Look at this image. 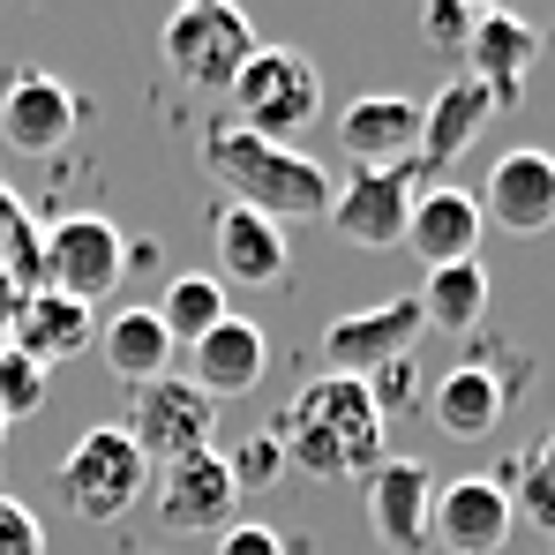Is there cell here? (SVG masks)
<instances>
[{
    "mask_svg": "<svg viewBox=\"0 0 555 555\" xmlns=\"http://www.w3.org/2000/svg\"><path fill=\"white\" fill-rule=\"evenodd\" d=\"M271 436H278L285 473L323 480V488H338V480H369L375 465L390 459V443H383V413H375V398H369L361 375H308V383L293 390V405L278 413Z\"/></svg>",
    "mask_w": 555,
    "mask_h": 555,
    "instance_id": "obj_1",
    "label": "cell"
},
{
    "mask_svg": "<svg viewBox=\"0 0 555 555\" xmlns=\"http://www.w3.org/2000/svg\"><path fill=\"white\" fill-rule=\"evenodd\" d=\"M203 173L225 188L241 210L271 218V225H308L331 210V173L308 158V151H285V143H263L233 120H210L203 135Z\"/></svg>",
    "mask_w": 555,
    "mask_h": 555,
    "instance_id": "obj_2",
    "label": "cell"
},
{
    "mask_svg": "<svg viewBox=\"0 0 555 555\" xmlns=\"http://www.w3.org/2000/svg\"><path fill=\"white\" fill-rule=\"evenodd\" d=\"M225 105H233V128L293 151L308 128H323V68L300 46H256L248 68L233 76Z\"/></svg>",
    "mask_w": 555,
    "mask_h": 555,
    "instance_id": "obj_3",
    "label": "cell"
},
{
    "mask_svg": "<svg viewBox=\"0 0 555 555\" xmlns=\"http://www.w3.org/2000/svg\"><path fill=\"white\" fill-rule=\"evenodd\" d=\"M158 53H166V68H173L181 91L225 98V91H233V76L248 68V53H256V23H248L233 0H188V8L166 15Z\"/></svg>",
    "mask_w": 555,
    "mask_h": 555,
    "instance_id": "obj_4",
    "label": "cell"
},
{
    "mask_svg": "<svg viewBox=\"0 0 555 555\" xmlns=\"http://www.w3.org/2000/svg\"><path fill=\"white\" fill-rule=\"evenodd\" d=\"M53 480H61L68 518H83V526H120V518L151 495V459L128 443V428L98 421V428H83V436L68 443V459H61Z\"/></svg>",
    "mask_w": 555,
    "mask_h": 555,
    "instance_id": "obj_5",
    "label": "cell"
},
{
    "mask_svg": "<svg viewBox=\"0 0 555 555\" xmlns=\"http://www.w3.org/2000/svg\"><path fill=\"white\" fill-rule=\"evenodd\" d=\"M38 263H46V293H61L76 308H98L128 278V233L113 218H98V210H76V218L38 233Z\"/></svg>",
    "mask_w": 555,
    "mask_h": 555,
    "instance_id": "obj_6",
    "label": "cell"
},
{
    "mask_svg": "<svg viewBox=\"0 0 555 555\" xmlns=\"http://www.w3.org/2000/svg\"><path fill=\"white\" fill-rule=\"evenodd\" d=\"M120 428H128V443L158 473V465H181V459H195V451H210L218 405L173 369V375H158V383H143V390H128V421H120Z\"/></svg>",
    "mask_w": 555,
    "mask_h": 555,
    "instance_id": "obj_7",
    "label": "cell"
},
{
    "mask_svg": "<svg viewBox=\"0 0 555 555\" xmlns=\"http://www.w3.org/2000/svg\"><path fill=\"white\" fill-rule=\"evenodd\" d=\"M421 331H428L421 300L398 293V300H375L361 315H331L323 338H315V353H323V375H375V369H390V361H405Z\"/></svg>",
    "mask_w": 555,
    "mask_h": 555,
    "instance_id": "obj_8",
    "label": "cell"
},
{
    "mask_svg": "<svg viewBox=\"0 0 555 555\" xmlns=\"http://www.w3.org/2000/svg\"><path fill=\"white\" fill-rule=\"evenodd\" d=\"M518 526L511 511V480L503 473H459L436 488V511H428V541L443 555H503Z\"/></svg>",
    "mask_w": 555,
    "mask_h": 555,
    "instance_id": "obj_9",
    "label": "cell"
},
{
    "mask_svg": "<svg viewBox=\"0 0 555 555\" xmlns=\"http://www.w3.org/2000/svg\"><path fill=\"white\" fill-rule=\"evenodd\" d=\"M83 120H91V98L61 76H46V68H23L0 91V143L23 151V158H53Z\"/></svg>",
    "mask_w": 555,
    "mask_h": 555,
    "instance_id": "obj_10",
    "label": "cell"
},
{
    "mask_svg": "<svg viewBox=\"0 0 555 555\" xmlns=\"http://www.w3.org/2000/svg\"><path fill=\"white\" fill-rule=\"evenodd\" d=\"M413 166H398V173H369V166H353V181L331 188V225H338V241H353V248H405V218H413Z\"/></svg>",
    "mask_w": 555,
    "mask_h": 555,
    "instance_id": "obj_11",
    "label": "cell"
},
{
    "mask_svg": "<svg viewBox=\"0 0 555 555\" xmlns=\"http://www.w3.org/2000/svg\"><path fill=\"white\" fill-rule=\"evenodd\" d=\"M331 128H338V151L353 166H369V173H398L421 151V105L398 91H369V98H353V105H338Z\"/></svg>",
    "mask_w": 555,
    "mask_h": 555,
    "instance_id": "obj_12",
    "label": "cell"
},
{
    "mask_svg": "<svg viewBox=\"0 0 555 555\" xmlns=\"http://www.w3.org/2000/svg\"><path fill=\"white\" fill-rule=\"evenodd\" d=\"M473 203H480V218H495V225L518 233V241L548 233V225H555V158H548V151H533V143L503 151V158L488 166V188H480Z\"/></svg>",
    "mask_w": 555,
    "mask_h": 555,
    "instance_id": "obj_13",
    "label": "cell"
},
{
    "mask_svg": "<svg viewBox=\"0 0 555 555\" xmlns=\"http://www.w3.org/2000/svg\"><path fill=\"white\" fill-rule=\"evenodd\" d=\"M459 61H465L459 76H473L495 105H518L526 83H533V61H541V30L518 23V15H503V8H480Z\"/></svg>",
    "mask_w": 555,
    "mask_h": 555,
    "instance_id": "obj_14",
    "label": "cell"
},
{
    "mask_svg": "<svg viewBox=\"0 0 555 555\" xmlns=\"http://www.w3.org/2000/svg\"><path fill=\"white\" fill-rule=\"evenodd\" d=\"M151 480H158V518H166L173 533H225V526H233L241 488H233L218 443L195 451V459H181V465H158Z\"/></svg>",
    "mask_w": 555,
    "mask_h": 555,
    "instance_id": "obj_15",
    "label": "cell"
},
{
    "mask_svg": "<svg viewBox=\"0 0 555 555\" xmlns=\"http://www.w3.org/2000/svg\"><path fill=\"white\" fill-rule=\"evenodd\" d=\"M181 375L210 398V405H225V398H248L263 375H271V338L248 323V315H225L210 338H195L181 353Z\"/></svg>",
    "mask_w": 555,
    "mask_h": 555,
    "instance_id": "obj_16",
    "label": "cell"
},
{
    "mask_svg": "<svg viewBox=\"0 0 555 555\" xmlns=\"http://www.w3.org/2000/svg\"><path fill=\"white\" fill-rule=\"evenodd\" d=\"M428 511H436V473L421 459H383L369 473V533L390 555L428 548Z\"/></svg>",
    "mask_w": 555,
    "mask_h": 555,
    "instance_id": "obj_17",
    "label": "cell"
},
{
    "mask_svg": "<svg viewBox=\"0 0 555 555\" xmlns=\"http://www.w3.org/2000/svg\"><path fill=\"white\" fill-rule=\"evenodd\" d=\"M518 383H526V375L495 369V361H459V369L428 390V421H436L451 443H480V436H495V421L511 413V390H518Z\"/></svg>",
    "mask_w": 555,
    "mask_h": 555,
    "instance_id": "obj_18",
    "label": "cell"
},
{
    "mask_svg": "<svg viewBox=\"0 0 555 555\" xmlns=\"http://www.w3.org/2000/svg\"><path fill=\"white\" fill-rule=\"evenodd\" d=\"M480 203L465 188L436 181V188H413V218H405V248L428 263V271H451V263H473L480 256Z\"/></svg>",
    "mask_w": 555,
    "mask_h": 555,
    "instance_id": "obj_19",
    "label": "cell"
},
{
    "mask_svg": "<svg viewBox=\"0 0 555 555\" xmlns=\"http://www.w3.org/2000/svg\"><path fill=\"white\" fill-rule=\"evenodd\" d=\"M488 113H495V98L480 91L473 76H451L443 91L421 105V151H413V173L421 181H436V173H451L465 151L480 143V128H488Z\"/></svg>",
    "mask_w": 555,
    "mask_h": 555,
    "instance_id": "obj_20",
    "label": "cell"
},
{
    "mask_svg": "<svg viewBox=\"0 0 555 555\" xmlns=\"http://www.w3.org/2000/svg\"><path fill=\"white\" fill-rule=\"evenodd\" d=\"M8 346L30 361V369H53V361H76L83 346H98V315L61 300V293H23L15 315H8Z\"/></svg>",
    "mask_w": 555,
    "mask_h": 555,
    "instance_id": "obj_21",
    "label": "cell"
},
{
    "mask_svg": "<svg viewBox=\"0 0 555 555\" xmlns=\"http://www.w3.org/2000/svg\"><path fill=\"white\" fill-rule=\"evenodd\" d=\"M98 361H105L113 383L143 390V383H158V375L181 369V346L166 338V323H158L151 308H113V315L98 323Z\"/></svg>",
    "mask_w": 555,
    "mask_h": 555,
    "instance_id": "obj_22",
    "label": "cell"
},
{
    "mask_svg": "<svg viewBox=\"0 0 555 555\" xmlns=\"http://www.w3.org/2000/svg\"><path fill=\"white\" fill-rule=\"evenodd\" d=\"M285 263H293L285 225L256 218V210H241V203L218 210V285H278Z\"/></svg>",
    "mask_w": 555,
    "mask_h": 555,
    "instance_id": "obj_23",
    "label": "cell"
},
{
    "mask_svg": "<svg viewBox=\"0 0 555 555\" xmlns=\"http://www.w3.org/2000/svg\"><path fill=\"white\" fill-rule=\"evenodd\" d=\"M413 300H421V323L428 331H451V338L480 331V315H488V271H480V256L473 263H451V271H428Z\"/></svg>",
    "mask_w": 555,
    "mask_h": 555,
    "instance_id": "obj_24",
    "label": "cell"
},
{
    "mask_svg": "<svg viewBox=\"0 0 555 555\" xmlns=\"http://www.w3.org/2000/svg\"><path fill=\"white\" fill-rule=\"evenodd\" d=\"M151 315L166 323V338L188 353V346H195V338H210L233 308H225V285H218L210 271H181L166 293H158V308H151Z\"/></svg>",
    "mask_w": 555,
    "mask_h": 555,
    "instance_id": "obj_25",
    "label": "cell"
},
{
    "mask_svg": "<svg viewBox=\"0 0 555 555\" xmlns=\"http://www.w3.org/2000/svg\"><path fill=\"white\" fill-rule=\"evenodd\" d=\"M503 480H518L511 511H526V518H533V526H541V533L555 541V436H541V443H533L526 459L511 465Z\"/></svg>",
    "mask_w": 555,
    "mask_h": 555,
    "instance_id": "obj_26",
    "label": "cell"
},
{
    "mask_svg": "<svg viewBox=\"0 0 555 555\" xmlns=\"http://www.w3.org/2000/svg\"><path fill=\"white\" fill-rule=\"evenodd\" d=\"M225 473H233V488H241V495H256V488H278V473H285V459H278V436L263 428V436L233 443V451H225Z\"/></svg>",
    "mask_w": 555,
    "mask_h": 555,
    "instance_id": "obj_27",
    "label": "cell"
},
{
    "mask_svg": "<svg viewBox=\"0 0 555 555\" xmlns=\"http://www.w3.org/2000/svg\"><path fill=\"white\" fill-rule=\"evenodd\" d=\"M46 398V369H30L15 346H0V421H23Z\"/></svg>",
    "mask_w": 555,
    "mask_h": 555,
    "instance_id": "obj_28",
    "label": "cell"
},
{
    "mask_svg": "<svg viewBox=\"0 0 555 555\" xmlns=\"http://www.w3.org/2000/svg\"><path fill=\"white\" fill-rule=\"evenodd\" d=\"M369 383V398H375V413L390 421V413H405L413 398H421V369H413V353L405 361H390V369H375V375H361Z\"/></svg>",
    "mask_w": 555,
    "mask_h": 555,
    "instance_id": "obj_29",
    "label": "cell"
},
{
    "mask_svg": "<svg viewBox=\"0 0 555 555\" xmlns=\"http://www.w3.org/2000/svg\"><path fill=\"white\" fill-rule=\"evenodd\" d=\"M0 555H46V526H38V511L15 503V495H0Z\"/></svg>",
    "mask_w": 555,
    "mask_h": 555,
    "instance_id": "obj_30",
    "label": "cell"
},
{
    "mask_svg": "<svg viewBox=\"0 0 555 555\" xmlns=\"http://www.w3.org/2000/svg\"><path fill=\"white\" fill-rule=\"evenodd\" d=\"M473 15H480V8H465V0H436V8L421 15V38H428V46H443V53H465Z\"/></svg>",
    "mask_w": 555,
    "mask_h": 555,
    "instance_id": "obj_31",
    "label": "cell"
},
{
    "mask_svg": "<svg viewBox=\"0 0 555 555\" xmlns=\"http://www.w3.org/2000/svg\"><path fill=\"white\" fill-rule=\"evenodd\" d=\"M210 555H293L278 526H256V518H233L225 533H210Z\"/></svg>",
    "mask_w": 555,
    "mask_h": 555,
    "instance_id": "obj_32",
    "label": "cell"
},
{
    "mask_svg": "<svg viewBox=\"0 0 555 555\" xmlns=\"http://www.w3.org/2000/svg\"><path fill=\"white\" fill-rule=\"evenodd\" d=\"M0 443H8V421H0Z\"/></svg>",
    "mask_w": 555,
    "mask_h": 555,
    "instance_id": "obj_33",
    "label": "cell"
}]
</instances>
